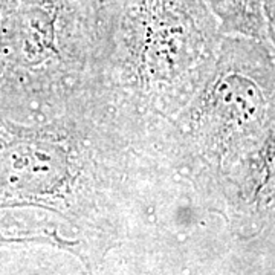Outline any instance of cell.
Segmentation results:
<instances>
[{"mask_svg":"<svg viewBox=\"0 0 275 275\" xmlns=\"http://www.w3.org/2000/svg\"><path fill=\"white\" fill-rule=\"evenodd\" d=\"M211 2L220 11L239 17V16H242L249 8L251 0H211Z\"/></svg>","mask_w":275,"mask_h":275,"instance_id":"1","label":"cell"}]
</instances>
